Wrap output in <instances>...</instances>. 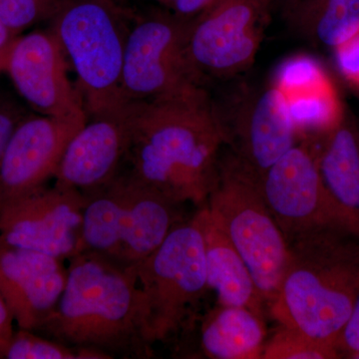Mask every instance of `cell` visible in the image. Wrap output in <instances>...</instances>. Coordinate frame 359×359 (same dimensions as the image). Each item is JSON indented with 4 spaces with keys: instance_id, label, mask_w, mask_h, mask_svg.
<instances>
[{
    "instance_id": "obj_22",
    "label": "cell",
    "mask_w": 359,
    "mask_h": 359,
    "mask_svg": "<svg viewBox=\"0 0 359 359\" xmlns=\"http://www.w3.org/2000/svg\"><path fill=\"white\" fill-rule=\"evenodd\" d=\"M271 83L287 98L321 88L334 81L318 59L308 54H297L280 63L271 78Z\"/></svg>"
},
{
    "instance_id": "obj_21",
    "label": "cell",
    "mask_w": 359,
    "mask_h": 359,
    "mask_svg": "<svg viewBox=\"0 0 359 359\" xmlns=\"http://www.w3.org/2000/svg\"><path fill=\"white\" fill-rule=\"evenodd\" d=\"M285 99L299 142L320 140L339 126L346 116L334 83Z\"/></svg>"
},
{
    "instance_id": "obj_23",
    "label": "cell",
    "mask_w": 359,
    "mask_h": 359,
    "mask_svg": "<svg viewBox=\"0 0 359 359\" xmlns=\"http://www.w3.org/2000/svg\"><path fill=\"white\" fill-rule=\"evenodd\" d=\"M2 359H77L107 358L102 353L66 346L53 339L40 337L32 330L20 328L4 351Z\"/></svg>"
},
{
    "instance_id": "obj_28",
    "label": "cell",
    "mask_w": 359,
    "mask_h": 359,
    "mask_svg": "<svg viewBox=\"0 0 359 359\" xmlns=\"http://www.w3.org/2000/svg\"><path fill=\"white\" fill-rule=\"evenodd\" d=\"M335 346L341 358H354L359 354V295Z\"/></svg>"
},
{
    "instance_id": "obj_7",
    "label": "cell",
    "mask_w": 359,
    "mask_h": 359,
    "mask_svg": "<svg viewBox=\"0 0 359 359\" xmlns=\"http://www.w3.org/2000/svg\"><path fill=\"white\" fill-rule=\"evenodd\" d=\"M136 271L143 297L144 339L151 346L183 327L209 287L204 238L195 216L177 224Z\"/></svg>"
},
{
    "instance_id": "obj_4",
    "label": "cell",
    "mask_w": 359,
    "mask_h": 359,
    "mask_svg": "<svg viewBox=\"0 0 359 359\" xmlns=\"http://www.w3.org/2000/svg\"><path fill=\"white\" fill-rule=\"evenodd\" d=\"M133 14L120 0H61L49 18V29L76 73L88 118L125 105L123 58Z\"/></svg>"
},
{
    "instance_id": "obj_20",
    "label": "cell",
    "mask_w": 359,
    "mask_h": 359,
    "mask_svg": "<svg viewBox=\"0 0 359 359\" xmlns=\"http://www.w3.org/2000/svg\"><path fill=\"white\" fill-rule=\"evenodd\" d=\"M282 15L297 37L334 50L359 30V0H301Z\"/></svg>"
},
{
    "instance_id": "obj_29",
    "label": "cell",
    "mask_w": 359,
    "mask_h": 359,
    "mask_svg": "<svg viewBox=\"0 0 359 359\" xmlns=\"http://www.w3.org/2000/svg\"><path fill=\"white\" fill-rule=\"evenodd\" d=\"M156 6L174 14L181 20L191 21L197 18L216 0H150Z\"/></svg>"
},
{
    "instance_id": "obj_19",
    "label": "cell",
    "mask_w": 359,
    "mask_h": 359,
    "mask_svg": "<svg viewBox=\"0 0 359 359\" xmlns=\"http://www.w3.org/2000/svg\"><path fill=\"white\" fill-rule=\"evenodd\" d=\"M264 316L249 309L219 304L203 323L201 344L215 359L262 358L266 344Z\"/></svg>"
},
{
    "instance_id": "obj_32",
    "label": "cell",
    "mask_w": 359,
    "mask_h": 359,
    "mask_svg": "<svg viewBox=\"0 0 359 359\" xmlns=\"http://www.w3.org/2000/svg\"><path fill=\"white\" fill-rule=\"evenodd\" d=\"M269 1H271L273 11H280L283 14L301 0H269Z\"/></svg>"
},
{
    "instance_id": "obj_31",
    "label": "cell",
    "mask_w": 359,
    "mask_h": 359,
    "mask_svg": "<svg viewBox=\"0 0 359 359\" xmlns=\"http://www.w3.org/2000/svg\"><path fill=\"white\" fill-rule=\"evenodd\" d=\"M16 37L18 36L9 32L6 26L0 20V74L4 72L7 55Z\"/></svg>"
},
{
    "instance_id": "obj_17",
    "label": "cell",
    "mask_w": 359,
    "mask_h": 359,
    "mask_svg": "<svg viewBox=\"0 0 359 359\" xmlns=\"http://www.w3.org/2000/svg\"><path fill=\"white\" fill-rule=\"evenodd\" d=\"M195 218L204 238L208 285L217 292L219 304L249 309L264 316L266 302L218 219L205 205H201Z\"/></svg>"
},
{
    "instance_id": "obj_1",
    "label": "cell",
    "mask_w": 359,
    "mask_h": 359,
    "mask_svg": "<svg viewBox=\"0 0 359 359\" xmlns=\"http://www.w3.org/2000/svg\"><path fill=\"white\" fill-rule=\"evenodd\" d=\"M125 108L129 141L120 173L178 204L205 205L226 147L209 89Z\"/></svg>"
},
{
    "instance_id": "obj_2",
    "label": "cell",
    "mask_w": 359,
    "mask_h": 359,
    "mask_svg": "<svg viewBox=\"0 0 359 359\" xmlns=\"http://www.w3.org/2000/svg\"><path fill=\"white\" fill-rule=\"evenodd\" d=\"M67 271L57 306L36 332L107 358L150 354L136 266L82 252L70 259Z\"/></svg>"
},
{
    "instance_id": "obj_25",
    "label": "cell",
    "mask_w": 359,
    "mask_h": 359,
    "mask_svg": "<svg viewBox=\"0 0 359 359\" xmlns=\"http://www.w3.org/2000/svg\"><path fill=\"white\" fill-rule=\"evenodd\" d=\"M57 0H0V20L15 36L43 20H49Z\"/></svg>"
},
{
    "instance_id": "obj_15",
    "label": "cell",
    "mask_w": 359,
    "mask_h": 359,
    "mask_svg": "<svg viewBox=\"0 0 359 359\" xmlns=\"http://www.w3.org/2000/svg\"><path fill=\"white\" fill-rule=\"evenodd\" d=\"M63 259L0 242V297L22 330L39 332L65 290Z\"/></svg>"
},
{
    "instance_id": "obj_11",
    "label": "cell",
    "mask_w": 359,
    "mask_h": 359,
    "mask_svg": "<svg viewBox=\"0 0 359 359\" xmlns=\"http://www.w3.org/2000/svg\"><path fill=\"white\" fill-rule=\"evenodd\" d=\"M214 101L226 148L262 176L299 143L287 99L275 85L242 86Z\"/></svg>"
},
{
    "instance_id": "obj_26",
    "label": "cell",
    "mask_w": 359,
    "mask_h": 359,
    "mask_svg": "<svg viewBox=\"0 0 359 359\" xmlns=\"http://www.w3.org/2000/svg\"><path fill=\"white\" fill-rule=\"evenodd\" d=\"M27 115V110L11 94L0 91V163L14 131Z\"/></svg>"
},
{
    "instance_id": "obj_5",
    "label": "cell",
    "mask_w": 359,
    "mask_h": 359,
    "mask_svg": "<svg viewBox=\"0 0 359 359\" xmlns=\"http://www.w3.org/2000/svg\"><path fill=\"white\" fill-rule=\"evenodd\" d=\"M84 195L80 252H96L124 266H138L184 221L181 204L127 174Z\"/></svg>"
},
{
    "instance_id": "obj_13",
    "label": "cell",
    "mask_w": 359,
    "mask_h": 359,
    "mask_svg": "<svg viewBox=\"0 0 359 359\" xmlns=\"http://www.w3.org/2000/svg\"><path fill=\"white\" fill-rule=\"evenodd\" d=\"M4 72L37 114L80 124L88 119L81 95L68 77L67 58L49 28L18 35Z\"/></svg>"
},
{
    "instance_id": "obj_33",
    "label": "cell",
    "mask_w": 359,
    "mask_h": 359,
    "mask_svg": "<svg viewBox=\"0 0 359 359\" xmlns=\"http://www.w3.org/2000/svg\"><path fill=\"white\" fill-rule=\"evenodd\" d=\"M120 1L124 2V4H126L127 0H120Z\"/></svg>"
},
{
    "instance_id": "obj_9",
    "label": "cell",
    "mask_w": 359,
    "mask_h": 359,
    "mask_svg": "<svg viewBox=\"0 0 359 359\" xmlns=\"http://www.w3.org/2000/svg\"><path fill=\"white\" fill-rule=\"evenodd\" d=\"M273 11L269 0H216L189 22L187 55L203 86L252 67Z\"/></svg>"
},
{
    "instance_id": "obj_3",
    "label": "cell",
    "mask_w": 359,
    "mask_h": 359,
    "mask_svg": "<svg viewBox=\"0 0 359 359\" xmlns=\"http://www.w3.org/2000/svg\"><path fill=\"white\" fill-rule=\"evenodd\" d=\"M287 245L269 313L280 325L335 346L359 295V231L328 226Z\"/></svg>"
},
{
    "instance_id": "obj_34",
    "label": "cell",
    "mask_w": 359,
    "mask_h": 359,
    "mask_svg": "<svg viewBox=\"0 0 359 359\" xmlns=\"http://www.w3.org/2000/svg\"><path fill=\"white\" fill-rule=\"evenodd\" d=\"M354 359H359V354L358 355H356L355 358H354Z\"/></svg>"
},
{
    "instance_id": "obj_35",
    "label": "cell",
    "mask_w": 359,
    "mask_h": 359,
    "mask_svg": "<svg viewBox=\"0 0 359 359\" xmlns=\"http://www.w3.org/2000/svg\"><path fill=\"white\" fill-rule=\"evenodd\" d=\"M57 1H61V0H57Z\"/></svg>"
},
{
    "instance_id": "obj_24",
    "label": "cell",
    "mask_w": 359,
    "mask_h": 359,
    "mask_svg": "<svg viewBox=\"0 0 359 359\" xmlns=\"http://www.w3.org/2000/svg\"><path fill=\"white\" fill-rule=\"evenodd\" d=\"M264 359H335L342 358L337 347L321 344L306 335L280 325L264 344Z\"/></svg>"
},
{
    "instance_id": "obj_10",
    "label": "cell",
    "mask_w": 359,
    "mask_h": 359,
    "mask_svg": "<svg viewBox=\"0 0 359 359\" xmlns=\"http://www.w3.org/2000/svg\"><path fill=\"white\" fill-rule=\"evenodd\" d=\"M262 193L287 245L328 226L359 231V216L337 204L323 184L306 142L287 151L261 176Z\"/></svg>"
},
{
    "instance_id": "obj_8",
    "label": "cell",
    "mask_w": 359,
    "mask_h": 359,
    "mask_svg": "<svg viewBox=\"0 0 359 359\" xmlns=\"http://www.w3.org/2000/svg\"><path fill=\"white\" fill-rule=\"evenodd\" d=\"M189 22L159 6L133 14L123 58V103L158 100L205 88L187 55Z\"/></svg>"
},
{
    "instance_id": "obj_12",
    "label": "cell",
    "mask_w": 359,
    "mask_h": 359,
    "mask_svg": "<svg viewBox=\"0 0 359 359\" xmlns=\"http://www.w3.org/2000/svg\"><path fill=\"white\" fill-rule=\"evenodd\" d=\"M86 196L44 186L0 209V242L70 259L81 252Z\"/></svg>"
},
{
    "instance_id": "obj_27",
    "label": "cell",
    "mask_w": 359,
    "mask_h": 359,
    "mask_svg": "<svg viewBox=\"0 0 359 359\" xmlns=\"http://www.w3.org/2000/svg\"><path fill=\"white\" fill-rule=\"evenodd\" d=\"M335 65L344 80L359 91V30L334 49Z\"/></svg>"
},
{
    "instance_id": "obj_6",
    "label": "cell",
    "mask_w": 359,
    "mask_h": 359,
    "mask_svg": "<svg viewBox=\"0 0 359 359\" xmlns=\"http://www.w3.org/2000/svg\"><path fill=\"white\" fill-rule=\"evenodd\" d=\"M205 205L244 259L269 308L289 261V245L264 201L261 176L223 149Z\"/></svg>"
},
{
    "instance_id": "obj_14",
    "label": "cell",
    "mask_w": 359,
    "mask_h": 359,
    "mask_svg": "<svg viewBox=\"0 0 359 359\" xmlns=\"http://www.w3.org/2000/svg\"><path fill=\"white\" fill-rule=\"evenodd\" d=\"M84 124L40 114L26 116L0 163V209L54 178L68 143Z\"/></svg>"
},
{
    "instance_id": "obj_18",
    "label": "cell",
    "mask_w": 359,
    "mask_h": 359,
    "mask_svg": "<svg viewBox=\"0 0 359 359\" xmlns=\"http://www.w3.org/2000/svg\"><path fill=\"white\" fill-rule=\"evenodd\" d=\"M308 144L327 192L337 204L359 216V126L353 116L346 111L339 126Z\"/></svg>"
},
{
    "instance_id": "obj_16",
    "label": "cell",
    "mask_w": 359,
    "mask_h": 359,
    "mask_svg": "<svg viewBox=\"0 0 359 359\" xmlns=\"http://www.w3.org/2000/svg\"><path fill=\"white\" fill-rule=\"evenodd\" d=\"M126 108L89 117L73 136L56 171V185L88 194L122 171L128 148Z\"/></svg>"
},
{
    "instance_id": "obj_30",
    "label": "cell",
    "mask_w": 359,
    "mask_h": 359,
    "mask_svg": "<svg viewBox=\"0 0 359 359\" xmlns=\"http://www.w3.org/2000/svg\"><path fill=\"white\" fill-rule=\"evenodd\" d=\"M14 318L6 302L0 297V354L4 351L11 337H13Z\"/></svg>"
}]
</instances>
